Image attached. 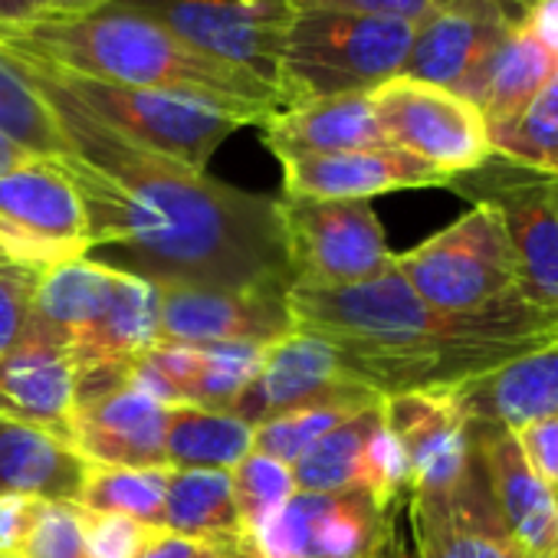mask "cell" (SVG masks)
<instances>
[{
    "label": "cell",
    "instance_id": "obj_1",
    "mask_svg": "<svg viewBox=\"0 0 558 558\" xmlns=\"http://www.w3.org/2000/svg\"><path fill=\"white\" fill-rule=\"evenodd\" d=\"M50 102L70 155L93 253L151 287L256 290L293 287L279 197L230 187L207 171L158 155L80 106L40 63L17 57Z\"/></svg>",
    "mask_w": 558,
    "mask_h": 558
},
{
    "label": "cell",
    "instance_id": "obj_2",
    "mask_svg": "<svg viewBox=\"0 0 558 558\" xmlns=\"http://www.w3.org/2000/svg\"><path fill=\"white\" fill-rule=\"evenodd\" d=\"M290 313L296 329L326 339L345 372L381 398L457 385L558 342V326L525 303L480 316L440 313L398 266L342 290L290 287Z\"/></svg>",
    "mask_w": 558,
    "mask_h": 558
},
{
    "label": "cell",
    "instance_id": "obj_3",
    "mask_svg": "<svg viewBox=\"0 0 558 558\" xmlns=\"http://www.w3.org/2000/svg\"><path fill=\"white\" fill-rule=\"evenodd\" d=\"M0 50L116 86L197 89L269 109H283L276 89L243 70L207 60L145 17L119 11L37 14L0 24Z\"/></svg>",
    "mask_w": 558,
    "mask_h": 558
},
{
    "label": "cell",
    "instance_id": "obj_4",
    "mask_svg": "<svg viewBox=\"0 0 558 558\" xmlns=\"http://www.w3.org/2000/svg\"><path fill=\"white\" fill-rule=\"evenodd\" d=\"M414 27V21L401 17L293 11L276 73L283 109L345 93H372L401 76Z\"/></svg>",
    "mask_w": 558,
    "mask_h": 558
},
{
    "label": "cell",
    "instance_id": "obj_5",
    "mask_svg": "<svg viewBox=\"0 0 558 558\" xmlns=\"http://www.w3.org/2000/svg\"><path fill=\"white\" fill-rule=\"evenodd\" d=\"M17 57V53H14ZM31 60V57H24ZM40 63V60H34ZM80 106L96 119L122 132L125 138L168 155L187 168L207 171L210 155L243 125H263L279 109L197 93V89H151V86H116L86 80L50 63H40Z\"/></svg>",
    "mask_w": 558,
    "mask_h": 558
},
{
    "label": "cell",
    "instance_id": "obj_6",
    "mask_svg": "<svg viewBox=\"0 0 558 558\" xmlns=\"http://www.w3.org/2000/svg\"><path fill=\"white\" fill-rule=\"evenodd\" d=\"M408 287L434 310L453 316H480L522 303L519 266L499 214L470 204L450 227L395 256Z\"/></svg>",
    "mask_w": 558,
    "mask_h": 558
},
{
    "label": "cell",
    "instance_id": "obj_7",
    "mask_svg": "<svg viewBox=\"0 0 558 558\" xmlns=\"http://www.w3.org/2000/svg\"><path fill=\"white\" fill-rule=\"evenodd\" d=\"M499 214L519 266V296L558 326V174L493 155L447 184Z\"/></svg>",
    "mask_w": 558,
    "mask_h": 558
},
{
    "label": "cell",
    "instance_id": "obj_8",
    "mask_svg": "<svg viewBox=\"0 0 558 558\" xmlns=\"http://www.w3.org/2000/svg\"><path fill=\"white\" fill-rule=\"evenodd\" d=\"M106 11L145 17L194 53L243 70L269 89H276L279 53L293 21L287 0H112Z\"/></svg>",
    "mask_w": 558,
    "mask_h": 558
},
{
    "label": "cell",
    "instance_id": "obj_9",
    "mask_svg": "<svg viewBox=\"0 0 558 558\" xmlns=\"http://www.w3.org/2000/svg\"><path fill=\"white\" fill-rule=\"evenodd\" d=\"M293 287L342 290L395 266L372 201L279 197Z\"/></svg>",
    "mask_w": 558,
    "mask_h": 558
},
{
    "label": "cell",
    "instance_id": "obj_10",
    "mask_svg": "<svg viewBox=\"0 0 558 558\" xmlns=\"http://www.w3.org/2000/svg\"><path fill=\"white\" fill-rule=\"evenodd\" d=\"M372 106L385 142L437 168L447 184L493 158L483 112L453 89L395 76L372 89Z\"/></svg>",
    "mask_w": 558,
    "mask_h": 558
},
{
    "label": "cell",
    "instance_id": "obj_11",
    "mask_svg": "<svg viewBox=\"0 0 558 558\" xmlns=\"http://www.w3.org/2000/svg\"><path fill=\"white\" fill-rule=\"evenodd\" d=\"M0 236L34 272L93 253L86 204L60 161L34 158L0 174Z\"/></svg>",
    "mask_w": 558,
    "mask_h": 558
},
{
    "label": "cell",
    "instance_id": "obj_12",
    "mask_svg": "<svg viewBox=\"0 0 558 558\" xmlns=\"http://www.w3.org/2000/svg\"><path fill=\"white\" fill-rule=\"evenodd\" d=\"M381 421L398 434L408 466L414 502H437L457 496L476 473V440L460 404L444 388H417L381 398Z\"/></svg>",
    "mask_w": 558,
    "mask_h": 558
},
{
    "label": "cell",
    "instance_id": "obj_13",
    "mask_svg": "<svg viewBox=\"0 0 558 558\" xmlns=\"http://www.w3.org/2000/svg\"><path fill=\"white\" fill-rule=\"evenodd\" d=\"M296 332L290 290H210L165 287L158 290V342L155 345H272Z\"/></svg>",
    "mask_w": 558,
    "mask_h": 558
},
{
    "label": "cell",
    "instance_id": "obj_14",
    "mask_svg": "<svg viewBox=\"0 0 558 558\" xmlns=\"http://www.w3.org/2000/svg\"><path fill=\"white\" fill-rule=\"evenodd\" d=\"M538 4L529 0H450L414 27L401 76L466 93L502 37Z\"/></svg>",
    "mask_w": 558,
    "mask_h": 558
},
{
    "label": "cell",
    "instance_id": "obj_15",
    "mask_svg": "<svg viewBox=\"0 0 558 558\" xmlns=\"http://www.w3.org/2000/svg\"><path fill=\"white\" fill-rule=\"evenodd\" d=\"M323 401L378 404L381 395L355 381L326 339L296 329L266 349L256 381L246 388V395L233 404L230 414L256 427L283 411Z\"/></svg>",
    "mask_w": 558,
    "mask_h": 558
},
{
    "label": "cell",
    "instance_id": "obj_16",
    "mask_svg": "<svg viewBox=\"0 0 558 558\" xmlns=\"http://www.w3.org/2000/svg\"><path fill=\"white\" fill-rule=\"evenodd\" d=\"M80 372L70 349L34 319L0 355V414L73 444Z\"/></svg>",
    "mask_w": 558,
    "mask_h": 558
},
{
    "label": "cell",
    "instance_id": "obj_17",
    "mask_svg": "<svg viewBox=\"0 0 558 558\" xmlns=\"http://www.w3.org/2000/svg\"><path fill=\"white\" fill-rule=\"evenodd\" d=\"M558 73V21L555 0L532 8L489 53L483 70L466 86L470 99L489 129H499L525 112V106Z\"/></svg>",
    "mask_w": 558,
    "mask_h": 558
},
{
    "label": "cell",
    "instance_id": "obj_18",
    "mask_svg": "<svg viewBox=\"0 0 558 558\" xmlns=\"http://www.w3.org/2000/svg\"><path fill=\"white\" fill-rule=\"evenodd\" d=\"M480 473L502 535L519 558H555L558 496L532 473L512 430H473Z\"/></svg>",
    "mask_w": 558,
    "mask_h": 558
},
{
    "label": "cell",
    "instance_id": "obj_19",
    "mask_svg": "<svg viewBox=\"0 0 558 558\" xmlns=\"http://www.w3.org/2000/svg\"><path fill=\"white\" fill-rule=\"evenodd\" d=\"M168 404L155 401L135 381L80 401L73 447L102 466H168L165 430Z\"/></svg>",
    "mask_w": 558,
    "mask_h": 558
},
{
    "label": "cell",
    "instance_id": "obj_20",
    "mask_svg": "<svg viewBox=\"0 0 558 558\" xmlns=\"http://www.w3.org/2000/svg\"><path fill=\"white\" fill-rule=\"evenodd\" d=\"M450 395L473 430H519L558 417V342L457 381Z\"/></svg>",
    "mask_w": 558,
    "mask_h": 558
},
{
    "label": "cell",
    "instance_id": "obj_21",
    "mask_svg": "<svg viewBox=\"0 0 558 558\" xmlns=\"http://www.w3.org/2000/svg\"><path fill=\"white\" fill-rule=\"evenodd\" d=\"M283 165V197L306 201H372L391 191L447 187V178L398 148H365L342 155L293 158Z\"/></svg>",
    "mask_w": 558,
    "mask_h": 558
},
{
    "label": "cell",
    "instance_id": "obj_22",
    "mask_svg": "<svg viewBox=\"0 0 558 558\" xmlns=\"http://www.w3.org/2000/svg\"><path fill=\"white\" fill-rule=\"evenodd\" d=\"M259 129L263 145L276 155V161L388 148L375 119L372 93H345L279 109Z\"/></svg>",
    "mask_w": 558,
    "mask_h": 558
},
{
    "label": "cell",
    "instance_id": "obj_23",
    "mask_svg": "<svg viewBox=\"0 0 558 558\" xmlns=\"http://www.w3.org/2000/svg\"><path fill=\"white\" fill-rule=\"evenodd\" d=\"M408 519L414 532V558H519L493 512L483 473L450 499H408Z\"/></svg>",
    "mask_w": 558,
    "mask_h": 558
},
{
    "label": "cell",
    "instance_id": "obj_24",
    "mask_svg": "<svg viewBox=\"0 0 558 558\" xmlns=\"http://www.w3.org/2000/svg\"><path fill=\"white\" fill-rule=\"evenodd\" d=\"M89 466L70 440L0 414V496L76 502Z\"/></svg>",
    "mask_w": 558,
    "mask_h": 558
},
{
    "label": "cell",
    "instance_id": "obj_25",
    "mask_svg": "<svg viewBox=\"0 0 558 558\" xmlns=\"http://www.w3.org/2000/svg\"><path fill=\"white\" fill-rule=\"evenodd\" d=\"M161 525L174 535L240 558L246 535L240 525L230 470H174L168 480Z\"/></svg>",
    "mask_w": 558,
    "mask_h": 558
},
{
    "label": "cell",
    "instance_id": "obj_26",
    "mask_svg": "<svg viewBox=\"0 0 558 558\" xmlns=\"http://www.w3.org/2000/svg\"><path fill=\"white\" fill-rule=\"evenodd\" d=\"M398 512H381L368 493H319L310 525V558H378L395 535Z\"/></svg>",
    "mask_w": 558,
    "mask_h": 558
},
{
    "label": "cell",
    "instance_id": "obj_27",
    "mask_svg": "<svg viewBox=\"0 0 558 558\" xmlns=\"http://www.w3.org/2000/svg\"><path fill=\"white\" fill-rule=\"evenodd\" d=\"M253 424L230 411L171 408L165 463L171 470H233L253 453Z\"/></svg>",
    "mask_w": 558,
    "mask_h": 558
},
{
    "label": "cell",
    "instance_id": "obj_28",
    "mask_svg": "<svg viewBox=\"0 0 558 558\" xmlns=\"http://www.w3.org/2000/svg\"><path fill=\"white\" fill-rule=\"evenodd\" d=\"M0 132L31 158L57 161L70 155V142L50 102L27 76L24 63L8 50H0Z\"/></svg>",
    "mask_w": 558,
    "mask_h": 558
},
{
    "label": "cell",
    "instance_id": "obj_29",
    "mask_svg": "<svg viewBox=\"0 0 558 558\" xmlns=\"http://www.w3.org/2000/svg\"><path fill=\"white\" fill-rule=\"evenodd\" d=\"M381 421V404L349 417L323 440H316L296 463L293 480L300 493H345L362 489V463L372 430Z\"/></svg>",
    "mask_w": 558,
    "mask_h": 558
},
{
    "label": "cell",
    "instance_id": "obj_30",
    "mask_svg": "<svg viewBox=\"0 0 558 558\" xmlns=\"http://www.w3.org/2000/svg\"><path fill=\"white\" fill-rule=\"evenodd\" d=\"M171 466H102L93 463L76 506L86 512H122L145 525L165 529V496Z\"/></svg>",
    "mask_w": 558,
    "mask_h": 558
},
{
    "label": "cell",
    "instance_id": "obj_31",
    "mask_svg": "<svg viewBox=\"0 0 558 558\" xmlns=\"http://www.w3.org/2000/svg\"><path fill=\"white\" fill-rule=\"evenodd\" d=\"M269 345H204L184 391V408L233 411V404L256 381Z\"/></svg>",
    "mask_w": 558,
    "mask_h": 558
},
{
    "label": "cell",
    "instance_id": "obj_32",
    "mask_svg": "<svg viewBox=\"0 0 558 558\" xmlns=\"http://www.w3.org/2000/svg\"><path fill=\"white\" fill-rule=\"evenodd\" d=\"M493 155L525 168L558 174V73L525 106V112L499 129H489Z\"/></svg>",
    "mask_w": 558,
    "mask_h": 558
},
{
    "label": "cell",
    "instance_id": "obj_33",
    "mask_svg": "<svg viewBox=\"0 0 558 558\" xmlns=\"http://www.w3.org/2000/svg\"><path fill=\"white\" fill-rule=\"evenodd\" d=\"M381 404V401H378ZM375 404H352V401H323V404H303L293 411L276 414L253 430V450L266 453L272 460L296 463L316 440H323L329 430L345 424L349 417L368 411Z\"/></svg>",
    "mask_w": 558,
    "mask_h": 558
},
{
    "label": "cell",
    "instance_id": "obj_34",
    "mask_svg": "<svg viewBox=\"0 0 558 558\" xmlns=\"http://www.w3.org/2000/svg\"><path fill=\"white\" fill-rule=\"evenodd\" d=\"M230 480H233V499H236L243 535L259 529L296 493L293 466L283 460H272L266 453H256V450L230 470Z\"/></svg>",
    "mask_w": 558,
    "mask_h": 558
},
{
    "label": "cell",
    "instance_id": "obj_35",
    "mask_svg": "<svg viewBox=\"0 0 558 558\" xmlns=\"http://www.w3.org/2000/svg\"><path fill=\"white\" fill-rule=\"evenodd\" d=\"M362 493H368L381 512H398V506L408 502V496H411L408 453H404L398 434L385 421H378V427L372 430L368 447H365Z\"/></svg>",
    "mask_w": 558,
    "mask_h": 558
},
{
    "label": "cell",
    "instance_id": "obj_36",
    "mask_svg": "<svg viewBox=\"0 0 558 558\" xmlns=\"http://www.w3.org/2000/svg\"><path fill=\"white\" fill-rule=\"evenodd\" d=\"M21 558H86V509L40 499Z\"/></svg>",
    "mask_w": 558,
    "mask_h": 558
},
{
    "label": "cell",
    "instance_id": "obj_37",
    "mask_svg": "<svg viewBox=\"0 0 558 558\" xmlns=\"http://www.w3.org/2000/svg\"><path fill=\"white\" fill-rule=\"evenodd\" d=\"M155 529L122 512H86V558H135Z\"/></svg>",
    "mask_w": 558,
    "mask_h": 558
},
{
    "label": "cell",
    "instance_id": "obj_38",
    "mask_svg": "<svg viewBox=\"0 0 558 558\" xmlns=\"http://www.w3.org/2000/svg\"><path fill=\"white\" fill-rule=\"evenodd\" d=\"M37 276L31 269H0V355H4L31 323Z\"/></svg>",
    "mask_w": 558,
    "mask_h": 558
},
{
    "label": "cell",
    "instance_id": "obj_39",
    "mask_svg": "<svg viewBox=\"0 0 558 558\" xmlns=\"http://www.w3.org/2000/svg\"><path fill=\"white\" fill-rule=\"evenodd\" d=\"M512 437H515L525 463L532 466V473L558 496V417L525 424V427L512 430Z\"/></svg>",
    "mask_w": 558,
    "mask_h": 558
},
{
    "label": "cell",
    "instance_id": "obj_40",
    "mask_svg": "<svg viewBox=\"0 0 558 558\" xmlns=\"http://www.w3.org/2000/svg\"><path fill=\"white\" fill-rule=\"evenodd\" d=\"M293 11H345V14H375V17H401V21H424L434 8V0H287Z\"/></svg>",
    "mask_w": 558,
    "mask_h": 558
},
{
    "label": "cell",
    "instance_id": "obj_41",
    "mask_svg": "<svg viewBox=\"0 0 558 558\" xmlns=\"http://www.w3.org/2000/svg\"><path fill=\"white\" fill-rule=\"evenodd\" d=\"M37 502L34 496H0V558H21Z\"/></svg>",
    "mask_w": 558,
    "mask_h": 558
},
{
    "label": "cell",
    "instance_id": "obj_42",
    "mask_svg": "<svg viewBox=\"0 0 558 558\" xmlns=\"http://www.w3.org/2000/svg\"><path fill=\"white\" fill-rule=\"evenodd\" d=\"M207 545L194 542V538H184V535H174L168 529H155L151 538L145 542V548L135 555V558H201Z\"/></svg>",
    "mask_w": 558,
    "mask_h": 558
},
{
    "label": "cell",
    "instance_id": "obj_43",
    "mask_svg": "<svg viewBox=\"0 0 558 558\" xmlns=\"http://www.w3.org/2000/svg\"><path fill=\"white\" fill-rule=\"evenodd\" d=\"M37 14H89L99 8H109L112 0H34Z\"/></svg>",
    "mask_w": 558,
    "mask_h": 558
},
{
    "label": "cell",
    "instance_id": "obj_44",
    "mask_svg": "<svg viewBox=\"0 0 558 558\" xmlns=\"http://www.w3.org/2000/svg\"><path fill=\"white\" fill-rule=\"evenodd\" d=\"M27 161H34L21 145H14L4 132H0V174H8V171H17L24 168Z\"/></svg>",
    "mask_w": 558,
    "mask_h": 558
},
{
    "label": "cell",
    "instance_id": "obj_45",
    "mask_svg": "<svg viewBox=\"0 0 558 558\" xmlns=\"http://www.w3.org/2000/svg\"><path fill=\"white\" fill-rule=\"evenodd\" d=\"M37 17L34 0H0V24H21Z\"/></svg>",
    "mask_w": 558,
    "mask_h": 558
},
{
    "label": "cell",
    "instance_id": "obj_46",
    "mask_svg": "<svg viewBox=\"0 0 558 558\" xmlns=\"http://www.w3.org/2000/svg\"><path fill=\"white\" fill-rule=\"evenodd\" d=\"M0 269H27L24 263H21V256L14 253V246L4 240V236H0ZM34 272V269H31Z\"/></svg>",
    "mask_w": 558,
    "mask_h": 558
},
{
    "label": "cell",
    "instance_id": "obj_47",
    "mask_svg": "<svg viewBox=\"0 0 558 558\" xmlns=\"http://www.w3.org/2000/svg\"><path fill=\"white\" fill-rule=\"evenodd\" d=\"M378 558H414V555L408 551V545H404V538H401V535H398V529H395V535H391V542L385 545V551H381Z\"/></svg>",
    "mask_w": 558,
    "mask_h": 558
},
{
    "label": "cell",
    "instance_id": "obj_48",
    "mask_svg": "<svg viewBox=\"0 0 558 558\" xmlns=\"http://www.w3.org/2000/svg\"><path fill=\"white\" fill-rule=\"evenodd\" d=\"M201 558H236V555H230V551H223V548H204Z\"/></svg>",
    "mask_w": 558,
    "mask_h": 558
},
{
    "label": "cell",
    "instance_id": "obj_49",
    "mask_svg": "<svg viewBox=\"0 0 558 558\" xmlns=\"http://www.w3.org/2000/svg\"><path fill=\"white\" fill-rule=\"evenodd\" d=\"M555 558H558V515H555Z\"/></svg>",
    "mask_w": 558,
    "mask_h": 558
},
{
    "label": "cell",
    "instance_id": "obj_50",
    "mask_svg": "<svg viewBox=\"0 0 558 558\" xmlns=\"http://www.w3.org/2000/svg\"><path fill=\"white\" fill-rule=\"evenodd\" d=\"M529 4H548V0H529Z\"/></svg>",
    "mask_w": 558,
    "mask_h": 558
},
{
    "label": "cell",
    "instance_id": "obj_51",
    "mask_svg": "<svg viewBox=\"0 0 558 558\" xmlns=\"http://www.w3.org/2000/svg\"><path fill=\"white\" fill-rule=\"evenodd\" d=\"M434 4H450V0H434Z\"/></svg>",
    "mask_w": 558,
    "mask_h": 558
}]
</instances>
